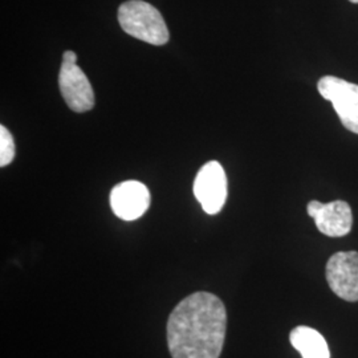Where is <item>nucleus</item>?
<instances>
[{
	"label": "nucleus",
	"instance_id": "obj_1",
	"mask_svg": "<svg viewBox=\"0 0 358 358\" xmlns=\"http://www.w3.org/2000/svg\"><path fill=\"white\" fill-rule=\"evenodd\" d=\"M227 331L223 301L195 292L179 303L167 320V345L173 358H219Z\"/></svg>",
	"mask_w": 358,
	"mask_h": 358
},
{
	"label": "nucleus",
	"instance_id": "obj_2",
	"mask_svg": "<svg viewBox=\"0 0 358 358\" xmlns=\"http://www.w3.org/2000/svg\"><path fill=\"white\" fill-rule=\"evenodd\" d=\"M121 28L133 38L153 45L169 41V29L161 13L146 1L129 0L118 8Z\"/></svg>",
	"mask_w": 358,
	"mask_h": 358
},
{
	"label": "nucleus",
	"instance_id": "obj_3",
	"mask_svg": "<svg viewBox=\"0 0 358 358\" xmlns=\"http://www.w3.org/2000/svg\"><path fill=\"white\" fill-rule=\"evenodd\" d=\"M321 96L331 101L341 124L358 134V85L336 76L321 77L317 84Z\"/></svg>",
	"mask_w": 358,
	"mask_h": 358
},
{
	"label": "nucleus",
	"instance_id": "obj_4",
	"mask_svg": "<svg viewBox=\"0 0 358 358\" xmlns=\"http://www.w3.org/2000/svg\"><path fill=\"white\" fill-rule=\"evenodd\" d=\"M194 195L208 215L220 213L227 199V177L217 161L206 164L194 180Z\"/></svg>",
	"mask_w": 358,
	"mask_h": 358
},
{
	"label": "nucleus",
	"instance_id": "obj_5",
	"mask_svg": "<svg viewBox=\"0 0 358 358\" xmlns=\"http://www.w3.org/2000/svg\"><path fill=\"white\" fill-rule=\"evenodd\" d=\"M327 280L340 299L358 301V252H336L327 263Z\"/></svg>",
	"mask_w": 358,
	"mask_h": 358
},
{
	"label": "nucleus",
	"instance_id": "obj_6",
	"mask_svg": "<svg viewBox=\"0 0 358 358\" xmlns=\"http://www.w3.org/2000/svg\"><path fill=\"white\" fill-rule=\"evenodd\" d=\"M59 87L65 103L76 113L90 112L94 106V93L90 80L76 63L63 62Z\"/></svg>",
	"mask_w": 358,
	"mask_h": 358
},
{
	"label": "nucleus",
	"instance_id": "obj_7",
	"mask_svg": "<svg viewBox=\"0 0 358 358\" xmlns=\"http://www.w3.org/2000/svg\"><path fill=\"white\" fill-rule=\"evenodd\" d=\"M308 215L312 217L321 234L329 238H341L352 230L353 214L345 201L321 203L310 201L307 206Z\"/></svg>",
	"mask_w": 358,
	"mask_h": 358
},
{
	"label": "nucleus",
	"instance_id": "obj_8",
	"mask_svg": "<svg viewBox=\"0 0 358 358\" xmlns=\"http://www.w3.org/2000/svg\"><path fill=\"white\" fill-rule=\"evenodd\" d=\"M110 206L120 219L136 220L148 211L150 192L141 182L127 180L115 186L110 192Z\"/></svg>",
	"mask_w": 358,
	"mask_h": 358
},
{
	"label": "nucleus",
	"instance_id": "obj_9",
	"mask_svg": "<svg viewBox=\"0 0 358 358\" xmlns=\"http://www.w3.org/2000/svg\"><path fill=\"white\" fill-rule=\"evenodd\" d=\"M289 341L303 358H331L329 348L320 332L309 327H296Z\"/></svg>",
	"mask_w": 358,
	"mask_h": 358
},
{
	"label": "nucleus",
	"instance_id": "obj_10",
	"mask_svg": "<svg viewBox=\"0 0 358 358\" xmlns=\"http://www.w3.org/2000/svg\"><path fill=\"white\" fill-rule=\"evenodd\" d=\"M15 158V140L10 130L0 127V166L10 165Z\"/></svg>",
	"mask_w": 358,
	"mask_h": 358
},
{
	"label": "nucleus",
	"instance_id": "obj_11",
	"mask_svg": "<svg viewBox=\"0 0 358 358\" xmlns=\"http://www.w3.org/2000/svg\"><path fill=\"white\" fill-rule=\"evenodd\" d=\"M349 1H352V3H355V4H358V0H349Z\"/></svg>",
	"mask_w": 358,
	"mask_h": 358
}]
</instances>
